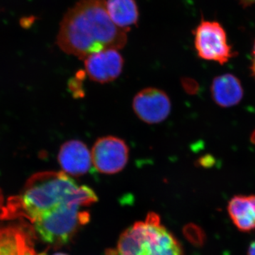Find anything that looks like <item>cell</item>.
<instances>
[{
    "label": "cell",
    "mask_w": 255,
    "mask_h": 255,
    "mask_svg": "<svg viewBox=\"0 0 255 255\" xmlns=\"http://www.w3.org/2000/svg\"><path fill=\"white\" fill-rule=\"evenodd\" d=\"M183 235L190 244L201 248L206 244L207 236L202 228L195 223H188L182 229Z\"/></svg>",
    "instance_id": "obj_14"
},
{
    "label": "cell",
    "mask_w": 255,
    "mask_h": 255,
    "mask_svg": "<svg viewBox=\"0 0 255 255\" xmlns=\"http://www.w3.org/2000/svg\"><path fill=\"white\" fill-rule=\"evenodd\" d=\"M210 90L215 103L222 108L238 105L244 97V90L241 80L231 73L216 77L211 82Z\"/></svg>",
    "instance_id": "obj_11"
},
{
    "label": "cell",
    "mask_w": 255,
    "mask_h": 255,
    "mask_svg": "<svg viewBox=\"0 0 255 255\" xmlns=\"http://www.w3.org/2000/svg\"><path fill=\"white\" fill-rule=\"evenodd\" d=\"M228 213L238 231L250 233L255 230V195H236L228 204Z\"/></svg>",
    "instance_id": "obj_12"
},
{
    "label": "cell",
    "mask_w": 255,
    "mask_h": 255,
    "mask_svg": "<svg viewBox=\"0 0 255 255\" xmlns=\"http://www.w3.org/2000/svg\"><path fill=\"white\" fill-rule=\"evenodd\" d=\"M80 208L66 204L31 227L43 243L51 248H61L68 245L80 228L90 221V214L80 211Z\"/></svg>",
    "instance_id": "obj_4"
},
{
    "label": "cell",
    "mask_w": 255,
    "mask_h": 255,
    "mask_svg": "<svg viewBox=\"0 0 255 255\" xmlns=\"http://www.w3.org/2000/svg\"><path fill=\"white\" fill-rule=\"evenodd\" d=\"M4 204V197H3L2 193L0 191V218L5 216L6 207H5Z\"/></svg>",
    "instance_id": "obj_18"
},
{
    "label": "cell",
    "mask_w": 255,
    "mask_h": 255,
    "mask_svg": "<svg viewBox=\"0 0 255 255\" xmlns=\"http://www.w3.org/2000/svg\"><path fill=\"white\" fill-rule=\"evenodd\" d=\"M123 255H184L180 243L151 212L145 221L130 227L124 243Z\"/></svg>",
    "instance_id": "obj_3"
},
{
    "label": "cell",
    "mask_w": 255,
    "mask_h": 255,
    "mask_svg": "<svg viewBox=\"0 0 255 255\" xmlns=\"http://www.w3.org/2000/svg\"><path fill=\"white\" fill-rule=\"evenodd\" d=\"M132 108L137 117L145 123L159 124L170 114L171 102L168 95L162 90L148 87L135 96Z\"/></svg>",
    "instance_id": "obj_7"
},
{
    "label": "cell",
    "mask_w": 255,
    "mask_h": 255,
    "mask_svg": "<svg viewBox=\"0 0 255 255\" xmlns=\"http://www.w3.org/2000/svg\"><path fill=\"white\" fill-rule=\"evenodd\" d=\"M124 63L123 57L118 50H102L85 58V71L93 81L107 83L119 78Z\"/></svg>",
    "instance_id": "obj_9"
},
{
    "label": "cell",
    "mask_w": 255,
    "mask_h": 255,
    "mask_svg": "<svg viewBox=\"0 0 255 255\" xmlns=\"http://www.w3.org/2000/svg\"><path fill=\"white\" fill-rule=\"evenodd\" d=\"M128 157V147L119 137H100L92 147V163L97 170L102 174H114L123 170Z\"/></svg>",
    "instance_id": "obj_6"
},
{
    "label": "cell",
    "mask_w": 255,
    "mask_h": 255,
    "mask_svg": "<svg viewBox=\"0 0 255 255\" xmlns=\"http://www.w3.org/2000/svg\"><path fill=\"white\" fill-rule=\"evenodd\" d=\"M250 71L252 78L255 80V39L253 43V50H252L251 65L250 66Z\"/></svg>",
    "instance_id": "obj_17"
},
{
    "label": "cell",
    "mask_w": 255,
    "mask_h": 255,
    "mask_svg": "<svg viewBox=\"0 0 255 255\" xmlns=\"http://www.w3.org/2000/svg\"><path fill=\"white\" fill-rule=\"evenodd\" d=\"M85 74L82 70H80L77 73L75 78L69 82V89L75 97H81L85 95V92L82 89V80L85 79Z\"/></svg>",
    "instance_id": "obj_15"
},
{
    "label": "cell",
    "mask_w": 255,
    "mask_h": 255,
    "mask_svg": "<svg viewBox=\"0 0 255 255\" xmlns=\"http://www.w3.org/2000/svg\"><path fill=\"white\" fill-rule=\"evenodd\" d=\"M127 40V32L109 16L106 0H79L64 15L57 44L67 54L85 60L102 50L122 49Z\"/></svg>",
    "instance_id": "obj_1"
},
{
    "label": "cell",
    "mask_w": 255,
    "mask_h": 255,
    "mask_svg": "<svg viewBox=\"0 0 255 255\" xmlns=\"http://www.w3.org/2000/svg\"><path fill=\"white\" fill-rule=\"evenodd\" d=\"M53 255H68L65 254V253H55V254H54Z\"/></svg>",
    "instance_id": "obj_22"
},
{
    "label": "cell",
    "mask_w": 255,
    "mask_h": 255,
    "mask_svg": "<svg viewBox=\"0 0 255 255\" xmlns=\"http://www.w3.org/2000/svg\"><path fill=\"white\" fill-rule=\"evenodd\" d=\"M182 82L184 90L189 95H196L199 91V84L196 80L190 78H184Z\"/></svg>",
    "instance_id": "obj_16"
},
{
    "label": "cell",
    "mask_w": 255,
    "mask_h": 255,
    "mask_svg": "<svg viewBox=\"0 0 255 255\" xmlns=\"http://www.w3.org/2000/svg\"><path fill=\"white\" fill-rule=\"evenodd\" d=\"M198 56L223 65L238 55L228 42L227 33L217 21L202 20L192 32Z\"/></svg>",
    "instance_id": "obj_5"
},
{
    "label": "cell",
    "mask_w": 255,
    "mask_h": 255,
    "mask_svg": "<svg viewBox=\"0 0 255 255\" xmlns=\"http://www.w3.org/2000/svg\"><path fill=\"white\" fill-rule=\"evenodd\" d=\"M251 142H252V143L254 144V145H255V129L251 133Z\"/></svg>",
    "instance_id": "obj_21"
},
{
    "label": "cell",
    "mask_w": 255,
    "mask_h": 255,
    "mask_svg": "<svg viewBox=\"0 0 255 255\" xmlns=\"http://www.w3.org/2000/svg\"><path fill=\"white\" fill-rule=\"evenodd\" d=\"M35 237L24 221L0 227V255H41L35 247Z\"/></svg>",
    "instance_id": "obj_8"
},
{
    "label": "cell",
    "mask_w": 255,
    "mask_h": 255,
    "mask_svg": "<svg viewBox=\"0 0 255 255\" xmlns=\"http://www.w3.org/2000/svg\"><path fill=\"white\" fill-rule=\"evenodd\" d=\"M247 255H255V240L250 244Z\"/></svg>",
    "instance_id": "obj_20"
},
{
    "label": "cell",
    "mask_w": 255,
    "mask_h": 255,
    "mask_svg": "<svg viewBox=\"0 0 255 255\" xmlns=\"http://www.w3.org/2000/svg\"><path fill=\"white\" fill-rule=\"evenodd\" d=\"M58 160L65 174L73 177H81L91 169L92 154L83 142L69 140L60 147Z\"/></svg>",
    "instance_id": "obj_10"
},
{
    "label": "cell",
    "mask_w": 255,
    "mask_h": 255,
    "mask_svg": "<svg viewBox=\"0 0 255 255\" xmlns=\"http://www.w3.org/2000/svg\"><path fill=\"white\" fill-rule=\"evenodd\" d=\"M243 8L248 7L255 4V0H236Z\"/></svg>",
    "instance_id": "obj_19"
},
{
    "label": "cell",
    "mask_w": 255,
    "mask_h": 255,
    "mask_svg": "<svg viewBox=\"0 0 255 255\" xmlns=\"http://www.w3.org/2000/svg\"><path fill=\"white\" fill-rule=\"evenodd\" d=\"M106 7L117 27L128 32L136 26L139 11L135 0H106Z\"/></svg>",
    "instance_id": "obj_13"
},
{
    "label": "cell",
    "mask_w": 255,
    "mask_h": 255,
    "mask_svg": "<svg viewBox=\"0 0 255 255\" xmlns=\"http://www.w3.org/2000/svg\"><path fill=\"white\" fill-rule=\"evenodd\" d=\"M93 201L91 188L79 187L65 172H38L28 179L20 196L10 199L5 218L23 216L32 226L66 204L82 207Z\"/></svg>",
    "instance_id": "obj_2"
}]
</instances>
